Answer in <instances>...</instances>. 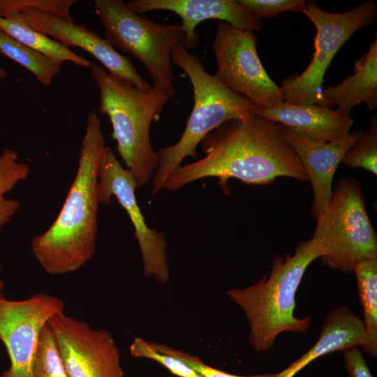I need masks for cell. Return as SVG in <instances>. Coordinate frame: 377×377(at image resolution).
Wrapping results in <instances>:
<instances>
[{"label":"cell","instance_id":"6da1fadb","mask_svg":"<svg viewBox=\"0 0 377 377\" xmlns=\"http://www.w3.org/2000/svg\"><path fill=\"white\" fill-rule=\"evenodd\" d=\"M204 156L181 165L165 182L175 191L207 177H216L225 193L227 181L235 178L249 185H267L279 177L309 182L298 156L283 138L280 124L254 114L228 121L200 142Z\"/></svg>","mask_w":377,"mask_h":377},{"label":"cell","instance_id":"7a4b0ae2","mask_svg":"<svg viewBox=\"0 0 377 377\" xmlns=\"http://www.w3.org/2000/svg\"><path fill=\"white\" fill-rule=\"evenodd\" d=\"M98 114L89 112L76 174L62 207L52 225L31 241L34 258L48 274L76 272L96 252L98 170L106 146Z\"/></svg>","mask_w":377,"mask_h":377},{"label":"cell","instance_id":"3957f363","mask_svg":"<svg viewBox=\"0 0 377 377\" xmlns=\"http://www.w3.org/2000/svg\"><path fill=\"white\" fill-rule=\"evenodd\" d=\"M323 253L318 240L302 241L293 255L274 257L268 276L245 288L227 291L246 315L249 341L256 351L272 348L282 332H303L309 328V316L298 318L294 315L295 296L306 269Z\"/></svg>","mask_w":377,"mask_h":377},{"label":"cell","instance_id":"277c9868","mask_svg":"<svg viewBox=\"0 0 377 377\" xmlns=\"http://www.w3.org/2000/svg\"><path fill=\"white\" fill-rule=\"evenodd\" d=\"M90 73L99 91L98 114L111 123L117 150L137 188L146 185L158 168L156 152L150 141V126L174 96L153 84L142 91L92 63Z\"/></svg>","mask_w":377,"mask_h":377},{"label":"cell","instance_id":"5b68a950","mask_svg":"<svg viewBox=\"0 0 377 377\" xmlns=\"http://www.w3.org/2000/svg\"><path fill=\"white\" fill-rule=\"evenodd\" d=\"M171 59L190 80L193 106L179 140L156 151L158 165L153 176L151 197L163 188L166 179L185 158H197V146L207 134L228 121L251 117L256 109L208 73L199 57L190 54L182 43L172 48Z\"/></svg>","mask_w":377,"mask_h":377},{"label":"cell","instance_id":"8992f818","mask_svg":"<svg viewBox=\"0 0 377 377\" xmlns=\"http://www.w3.org/2000/svg\"><path fill=\"white\" fill-rule=\"evenodd\" d=\"M316 219L312 238L323 249L321 263L350 273L360 261L377 259V236L366 209L362 186L351 177L339 180Z\"/></svg>","mask_w":377,"mask_h":377},{"label":"cell","instance_id":"52a82bcc","mask_svg":"<svg viewBox=\"0 0 377 377\" xmlns=\"http://www.w3.org/2000/svg\"><path fill=\"white\" fill-rule=\"evenodd\" d=\"M94 5L105 39L113 47L138 59L146 67L154 84L175 96L171 52L184 40L181 24L156 23L133 11L122 0H94Z\"/></svg>","mask_w":377,"mask_h":377},{"label":"cell","instance_id":"ba28073f","mask_svg":"<svg viewBox=\"0 0 377 377\" xmlns=\"http://www.w3.org/2000/svg\"><path fill=\"white\" fill-rule=\"evenodd\" d=\"M304 14L316 29L313 58L302 74L283 81L280 88L285 102L325 106L322 92L328 66L343 43L375 19L377 6L368 0L338 13L325 11L311 1L306 3Z\"/></svg>","mask_w":377,"mask_h":377},{"label":"cell","instance_id":"9c48e42d","mask_svg":"<svg viewBox=\"0 0 377 377\" xmlns=\"http://www.w3.org/2000/svg\"><path fill=\"white\" fill-rule=\"evenodd\" d=\"M257 41L253 31L220 22L212 45L217 65L214 76L256 109H263L279 104L284 98L280 87L269 77L260 60Z\"/></svg>","mask_w":377,"mask_h":377},{"label":"cell","instance_id":"30bf717a","mask_svg":"<svg viewBox=\"0 0 377 377\" xmlns=\"http://www.w3.org/2000/svg\"><path fill=\"white\" fill-rule=\"evenodd\" d=\"M133 175L124 168L112 149L105 146L98 170V196L100 205H110L114 196L125 209L134 228L142 259L143 274L165 283L170 276L167 242L163 234L149 228L137 202Z\"/></svg>","mask_w":377,"mask_h":377},{"label":"cell","instance_id":"8fae6325","mask_svg":"<svg viewBox=\"0 0 377 377\" xmlns=\"http://www.w3.org/2000/svg\"><path fill=\"white\" fill-rule=\"evenodd\" d=\"M64 309L62 300L48 293H37L22 300H9L0 294V340L10 362L0 377H32L42 330Z\"/></svg>","mask_w":377,"mask_h":377},{"label":"cell","instance_id":"7c38bea8","mask_svg":"<svg viewBox=\"0 0 377 377\" xmlns=\"http://www.w3.org/2000/svg\"><path fill=\"white\" fill-rule=\"evenodd\" d=\"M47 323L69 377H124L119 350L110 332L93 329L64 312Z\"/></svg>","mask_w":377,"mask_h":377},{"label":"cell","instance_id":"4fadbf2b","mask_svg":"<svg viewBox=\"0 0 377 377\" xmlns=\"http://www.w3.org/2000/svg\"><path fill=\"white\" fill-rule=\"evenodd\" d=\"M12 15L68 48L82 49L96 58L108 73L136 88L144 91L150 90L151 87L140 76L130 57L119 53L105 38L82 24L38 10Z\"/></svg>","mask_w":377,"mask_h":377},{"label":"cell","instance_id":"5bb4252c","mask_svg":"<svg viewBox=\"0 0 377 377\" xmlns=\"http://www.w3.org/2000/svg\"><path fill=\"white\" fill-rule=\"evenodd\" d=\"M127 5L138 14L153 10H168L182 20L184 31L182 45L195 48L200 40L196 27L207 20H219L241 30H260L263 21L250 13L238 0H131Z\"/></svg>","mask_w":377,"mask_h":377},{"label":"cell","instance_id":"9a60e30c","mask_svg":"<svg viewBox=\"0 0 377 377\" xmlns=\"http://www.w3.org/2000/svg\"><path fill=\"white\" fill-rule=\"evenodd\" d=\"M280 126L283 138L298 156L307 174L313 191L311 213L316 219L330 200L332 180L339 165L364 131H350L338 140L321 142L300 135L285 126Z\"/></svg>","mask_w":377,"mask_h":377},{"label":"cell","instance_id":"2e32d148","mask_svg":"<svg viewBox=\"0 0 377 377\" xmlns=\"http://www.w3.org/2000/svg\"><path fill=\"white\" fill-rule=\"evenodd\" d=\"M255 114L285 126L300 135L321 142L342 138L354 124L350 116H343L337 110L316 104L283 101L269 108L256 109Z\"/></svg>","mask_w":377,"mask_h":377},{"label":"cell","instance_id":"e0dca14e","mask_svg":"<svg viewBox=\"0 0 377 377\" xmlns=\"http://www.w3.org/2000/svg\"><path fill=\"white\" fill-rule=\"evenodd\" d=\"M363 320L344 306L331 311L325 318L316 343L299 359L273 377H293L316 359L335 351H344L364 343Z\"/></svg>","mask_w":377,"mask_h":377},{"label":"cell","instance_id":"ac0fdd59","mask_svg":"<svg viewBox=\"0 0 377 377\" xmlns=\"http://www.w3.org/2000/svg\"><path fill=\"white\" fill-rule=\"evenodd\" d=\"M322 94L325 106L336 105L343 116H350L352 108L363 102L370 110L377 108L376 37L369 51L356 61L354 74L338 85L323 89Z\"/></svg>","mask_w":377,"mask_h":377},{"label":"cell","instance_id":"d6986e66","mask_svg":"<svg viewBox=\"0 0 377 377\" xmlns=\"http://www.w3.org/2000/svg\"><path fill=\"white\" fill-rule=\"evenodd\" d=\"M0 29L22 44L63 62L89 68L91 62L58 41L36 31L15 15L0 16Z\"/></svg>","mask_w":377,"mask_h":377},{"label":"cell","instance_id":"ffe728a7","mask_svg":"<svg viewBox=\"0 0 377 377\" xmlns=\"http://www.w3.org/2000/svg\"><path fill=\"white\" fill-rule=\"evenodd\" d=\"M359 298L363 309L365 337L361 347L377 357V259L358 262L354 267Z\"/></svg>","mask_w":377,"mask_h":377},{"label":"cell","instance_id":"44dd1931","mask_svg":"<svg viewBox=\"0 0 377 377\" xmlns=\"http://www.w3.org/2000/svg\"><path fill=\"white\" fill-rule=\"evenodd\" d=\"M0 54L24 67L45 86L51 83L64 64L22 44L1 29Z\"/></svg>","mask_w":377,"mask_h":377},{"label":"cell","instance_id":"7402d4cb","mask_svg":"<svg viewBox=\"0 0 377 377\" xmlns=\"http://www.w3.org/2000/svg\"><path fill=\"white\" fill-rule=\"evenodd\" d=\"M32 377H69L48 323L43 328L34 357Z\"/></svg>","mask_w":377,"mask_h":377},{"label":"cell","instance_id":"603a6c76","mask_svg":"<svg viewBox=\"0 0 377 377\" xmlns=\"http://www.w3.org/2000/svg\"><path fill=\"white\" fill-rule=\"evenodd\" d=\"M341 163L351 168H363L377 175V119L371 118L369 128L364 132L346 153Z\"/></svg>","mask_w":377,"mask_h":377},{"label":"cell","instance_id":"cb8c5ba5","mask_svg":"<svg viewBox=\"0 0 377 377\" xmlns=\"http://www.w3.org/2000/svg\"><path fill=\"white\" fill-rule=\"evenodd\" d=\"M77 2L76 0H0V16L7 17L29 10H38L73 21L71 8Z\"/></svg>","mask_w":377,"mask_h":377},{"label":"cell","instance_id":"d4e9b609","mask_svg":"<svg viewBox=\"0 0 377 377\" xmlns=\"http://www.w3.org/2000/svg\"><path fill=\"white\" fill-rule=\"evenodd\" d=\"M130 353L134 357L154 360L179 377H202L183 361L175 357L157 351L151 343L140 337L133 340L130 346Z\"/></svg>","mask_w":377,"mask_h":377},{"label":"cell","instance_id":"484cf974","mask_svg":"<svg viewBox=\"0 0 377 377\" xmlns=\"http://www.w3.org/2000/svg\"><path fill=\"white\" fill-rule=\"evenodd\" d=\"M18 158L17 153L8 148L0 154V197L5 196L29 175V165Z\"/></svg>","mask_w":377,"mask_h":377},{"label":"cell","instance_id":"4316f807","mask_svg":"<svg viewBox=\"0 0 377 377\" xmlns=\"http://www.w3.org/2000/svg\"><path fill=\"white\" fill-rule=\"evenodd\" d=\"M256 17H273L285 11L304 13L306 2L303 0H238Z\"/></svg>","mask_w":377,"mask_h":377},{"label":"cell","instance_id":"83f0119b","mask_svg":"<svg viewBox=\"0 0 377 377\" xmlns=\"http://www.w3.org/2000/svg\"><path fill=\"white\" fill-rule=\"evenodd\" d=\"M158 352L175 357L183 361L195 370L202 377H273L274 374L265 373L253 376H239L229 374L210 367L202 362L197 357L158 343H151Z\"/></svg>","mask_w":377,"mask_h":377},{"label":"cell","instance_id":"f1b7e54d","mask_svg":"<svg viewBox=\"0 0 377 377\" xmlns=\"http://www.w3.org/2000/svg\"><path fill=\"white\" fill-rule=\"evenodd\" d=\"M343 352V361L349 377H373L370 369L358 347Z\"/></svg>","mask_w":377,"mask_h":377},{"label":"cell","instance_id":"f546056e","mask_svg":"<svg viewBox=\"0 0 377 377\" xmlns=\"http://www.w3.org/2000/svg\"><path fill=\"white\" fill-rule=\"evenodd\" d=\"M20 202L15 199L0 197V232L10 222L20 208Z\"/></svg>","mask_w":377,"mask_h":377},{"label":"cell","instance_id":"4dcf8cb0","mask_svg":"<svg viewBox=\"0 0 377 377\" xmlns=\"http://www.w3.org/2000/svg\"><path fill=\"white\" fill-rule=\"evenodd\" d=\"M7 76V72L0 66V80Z\"/></svg>","mask_w":377,"mask_h":377},{"label":"cell","instance_id":"1f68e13d","mask_svg":"<svg viewBox=\"0 0 377 377\" xmlns=\"http://www.w3.org/2000/svg\"><path fill=\"white\" fill-rule=\"evenodd\" d=\"M1 269H2V265L0 264V272L1 271ZM4 288V283L0 279V291L1 290H3V288Z\"/></svg>","mask_w":377,"mask_h":377}]
</instances>
